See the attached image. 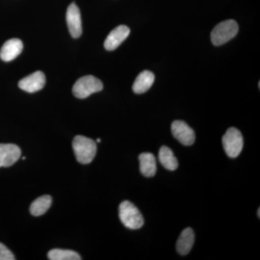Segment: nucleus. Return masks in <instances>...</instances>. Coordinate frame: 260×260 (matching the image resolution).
I'll use <instances>...</instances> for the list:
<instances>
[{
	"label": "nucleus",
	"instance_id": "15",
	"mask_svg": "<svg viewBox=\"0 0 260 260\" xmlns=\"http://www.w3.org/2000/svg\"><path fill=\"white\" fill-rule=\"evenodd\" d=\"M159 161L162 167L169 171H174L179 166L177 158L170 148L167 146H162L159 150Z\"/></svg>",
	"mask_w": 260,
	"mask_h": 260
},
{
	"label": "nucleus",
	"instance_id": "1",
	"mask_svg": "<svg viewBox=\"0 0 260 260\" xmlns=\"http://www.w3.org/2000/svg\"><path fill=\"white\" fill-rule=\"evenodd\" d=\"M73 148L77 160L82 164L93 161L97 151L96 143L94 140L82 135L75 137Z\"/></svg>",
	"mask_w": 260,
	"mask_h": 260
},
{
	"label": "nucleus",
	"instance_id": "8",
	"mask_svg": "<svg viewBox=\"0 0 260 260\" xmlns=\"http://www.w3.org/2000/svg\"><path fill=\"white\" fill-rule=\"evenodd\" d=\"M45 83V75L42 71H37L20 80L18 86L24 91L32 93L42 90Z\"/></svg>",
	"mask_w": 260,
	"mask_h": 260
},
{
	"label": "nucleus",
	"instance_id": "14",
	"mask_svg": "<svg viewBox=\"0 0 260 260\" xmlns=\"http://www.w3.org/2000/svg\"><path fill=\"white\" fill-rule=\"evenodd\" d=\"M140 170L146 177H153L157 171L156 160L153 154L143 153L139 155Z\"/></svg>",
	"mask_w": 260,
	"mask_h": 260
},
{
	"label": "nucleus",
	"instance_id": "13",
	"mask_svg": "<svg viewBox=\"0 0 260 260\" xmlns=\"http://www.w3.org/2000/svg\"><path fill=\"white\" fill-rule=\"evenodd\" d=\"M194 243V234L191 228H186L181 233L177 243V249L181 255L189 254Z\"/></svg>",
	"mask_w": 260,
	"mask_h": 260
},
{
	"label": "nucleus",
	"instance_id": "7",
	"mask_svg": "<svg viewBox=\"0 0 260 260\" xmlns=\"http://www.w3.org/2000/svg\"><path fill=\"white\" fill-rule=\"evenodd\" d=\"M66 19L68 28L72 37L75 39L79 38L83 32L81 15H80L79 8L75 3H72L68 7Z\"/></svg>",
	"mask_w": 260,
	"mask_h": 260
},
{
	"label": "nucleus",
	"instance_id": "4",
	"mask_svg": "<svg viewBox=\"0 0 260 260\" xmlns=\"http://www.w3.org/2000/svg\"><path fill=\"white\" fill-rule=\"evenodd\" d=\"M104 88L102 82L93 75L82 77L73 85V93L78 99H86L91 94L102 91Z\"/></svg>",
	"mask_w": 260,
	"mask_h": 260
},
{
	"label": "nucleus",
	"instance_id": "9",
	"mask_svg": "<svg viewBox=\"0 0 260 260\" xmlns=\"http://www.w3.org/2000/svg\"><path fill=\"white\" fill-rule=\"evenodd\" d=\"M130 29L126 25L116 27L108 35L104 42V47L108 51L115 50L129 37Z\"/></svg>",
	"mask_w": 260,
	"mask_h": 260
},
{
	"label": "nucleus",
	"instance_id": "12",
	"mask_svg": "<svg viewBox=\"0 0 260 260\" xmlns=\"http://www.w3.org/2000/svg\"><path fill=\"white\" fill-rule=\"evenodd\" d=\"M155 81V75L149 70L140 73L137 77L133 85V90L135 93L142 94L148 91Z\"/></svg>",
	"mask_w": 260,
	"mask_h": 260
},
{
	"label": "nucleus",
	"instance_id": "3",
	"mask_svg": "<svg viewBox=\"0 0 260 260\" xmlns=\"http://www.w3.org/2000/svg\"><path fill=\"white\" fill-rule=\"evenodd\" d=\"M239 31V25L235 20H227L218 23L211 32L212 43L220 46L234 39Z\"/></svg>",
	"mask_w": 260,
	"mask_h": 260
},
{
	"label": "nucleus",
	"instance_id": "16",
	"mask_svg": "<svg viewBox=\"0 0 260 260\" xmlns=\"http://www.w3.org/2000/svg\"><path fill=\"white\" fill-rule=\"evenodd\" d=\"M52 198L49 195H44L37 198L30 205V212L34 216H41L44 215L50 208Z\"/></svg>",
	"mask_w": 260,
	"mask_h": 260
},
{
	"label": "nucleus",
	"instance_id": "20",
	"mask_svg": "<svg viewBox=\"0 0 260 260\" xmlns=\"http://www.w3.org/2000/svg\"><path fill=\"white\" fill-rule=\"evenodd\" d=\"M101 141H102V140H101V139H99V138H98V139H97L98 143H101Z\"/></svg>",
	"mask_w": 260,
	"mask_h": 260
},
{
	"label": "nucleus",
	"instance_id": "11",
	"mask_svg": "<svg viewBox=\"0 0 260 260\" xmlns=\"http://www.w3.org/2000/svg\"><path fill=\"white\" fill-rule=\"evenodd\" d=\"M23 49V44L18 39L7 41L0 50V58L4 61H10L20 55Z\"/></svg>",
	"mask_w": 260,
	"mask_h": 260
},
{
	"label": "nucleus",
	"instance_id": "2",
	"mask_svg": "<svg viewBox=\"0 0 260 260\" xmlns=\"http://www.w3.org/2000/svg\"><path fill=\"white\" fill-rule=\"evenodd\" d=\"M119 216L121 223L127 229L135 230L143 227L144 219L140 210L129 201H124L119 208Z\"/></svg>",
	"mask_w": 260,
	"mask_h": 260
},
{
	"label": "nucleus",
	"instance_id": "6",
	"mask_svg": "<svg viewBox=\"0 0 260 260\" xmlns=\"http://www.w3.org/2000/svg\"><path fill=\"white\" fill-rule=\"evenodd\" d=\"M172 132L176 139L186 146L194 144L195 134L194 130L186 122L181 120L174 121L172 124Z\"/></svg>",
	"mask_w": 260,
	"mask_h": 260
},
{
	"label": "nucleus",
	"instance_id": "10",
	"mask_svg": "<svg viewBox=\"0 0 260 260\" xmlns=\"http://www.w3.org/2000/svg\"><path fill=\"white\" fill-rule=\"evenodd\" d=\"M21 155V150L15 144H0V168L9 167L15 164Z\"/></svg>",
	"mask_w": 260,
	"mask_h": 260
},
{
	"label": "nucleus",
	"instance_id": "17",
	"mask_svg": "<svg viewBox=\"0 0 260 260\" xmlns=\"http://www.w3.org/2000/svg\"><path fill=\"white\" fill-rule=\"evenodd\" d=\"M48 257L51 260H80L81 256L76 251L68 249H54L49 251Z\"/></svg>",
	"mask_w": 260,
	"mask_h": 260
},
{
	"label": "nucleus",
	"instance_id": "5",
	"mask_svg": "<svg viewBox=\"0 0 260 260\" xmlns=\"http://www.w3.org/2000/svg\"><path fill=\"white\" fill-rule=\"evenodd\" d=\"M224 150L228 156L234 158L239 156L244 146V139L241 132L235 127L228 129L222 138Z\"/></svg>",
	"mask_w": 260,
	"mask_h": 260
},
{
	"label": "nucleus",
	"instance_id": "18",
	"mask_svg": "<svg viewBox=\"0 0 260 260\" xmlns=\"http://www.w3.org/2000/svg\"><path fill=\"white\" fill-rule=\"evenodd\" d=\"M15 258L12 251L4 244L0 243V260H15Z\"/></svg>",
	"mask_w": 260,
	"mask_h": 260
},
{
	"label": "nucleus",
	"instance_id": "19",
	"mask_svg": "<svg viewBox=\"0 0 260 260\" xmlns=\"http://www.w3.org/2000/svg\"><path fill=\"white\" fill-rule=\"evenodd\" d=\"M260 210L259 208L258 209V217H259V218H260Z\"/></svg>",
	"mask_w": 260,
	"mask_h": 260
}]
</instances>
